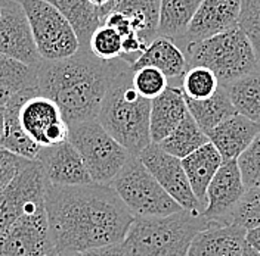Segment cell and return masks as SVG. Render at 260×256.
Masks as SVG:
<instances>
[{"label":"cell","instance_id":"1","mask_svg":"<svg viewBox=\"0 0 260 256\" xmlns=\"http://www.w3.org/2000/svg\"><path fill=\"white\" fill-rule=\"evenodd\" d=\"M45 208L56 253L123 243L135 217L111 186L48 184Z\"/></svg>","mask_w":260,"mask_h":256},{"label":"cell","instance_id":"2","mask_svg":"<svg viewBox=\"0 0 260 256\" xmlns=\"http://www.w3.org/2000/svg\"><path fill=\"white\" fill-rule=\"evenodd\" d=\"M113 62H105L80 49L62 61L37 65V92L50 99L64 113L68 125L98 119L113 75Z\"/></svg>","mask_w":260,"mask_h":256},{"label":"cell","instance_id":"3","mask_svg":"<svg viewBox=\"0 0 260 256\" xmlns=\"http://www.w3.org/2000/svg\"><path fill=\"white\" fill-rule=\"evenodd\" d=\"M151 100L138 93L133 71L123 59L114 61L113 75L104 96L98 122L108 131L132 156H139L151 142Z\"/></svg>","mask_w":260,"mask_h":256},{"label":"cell","instance_id":"4","mask_svg":"<svg viewBox=\"0 0 260 256\" xmlns=\"http://www.w3.org/2000/svg\"><path fill=\"white\" fill-rule=\"evenodd\" d=\"M210 224L189 210L160 218H135L123 246L127 256H188L195 236Z\"/></svg>","mask_w":260,"mask_h":256},{"label":"cell","instance_id":"5","mask_svg":"<svg viewBox=\"0 0 260 256\" xmlns=\"http://www.w3.org/2000/svg\"><path fill=\"white\" fill-rule=\"evenodd\" d=\"M182 50L186 56L188 68H209L217 77L220 86H228L259 69V61L253 46L240 28L203 41L189 43Z\"/></svg>","mask_w":260,"mask_h":256},{"label":"cell","instance_id":"6","mask_svg":"<svg viewBox=\"0 0 260 256\" xmlns=\"http://www.w3.org/2000/svg\"><path fill=\"white\" fill-rule=\"evenodd\" d=\"M68 140L77 149L84 166L95 184L110 186L132 158L98 119L70 125Z\"/></svg>","mask_w":260,"mask_h":256},{"label":"cell","instance_id":"7","mask_svg":"<svg viewBox=\"0 0 260 256\" xmlns=\"http://www.w3.org/2000/svg\"><path fill=\"white\" fill-rule=\"evenodd\" d=\"M110 186L135 218H160L183 210L136 156L127 160Z\"/></svg>","mask_w":260,"mask_h":256},{"label":"cell","instance_id":"8","mask_svg":"<svg viewBox=\"0 0 260 256\" xmlns=\"http://www.w3.org/2000/svg\"><path fill=\"white\" fill-rule=\"evenodd\" d=\"M28 19L37 52L43 61H62L80 50L77 34L65 16L46 0H16Z\"/></svg>","mask_w":260,"mask_h":256},{"label":"cell","instance_id":"9","mask_svg":"<svg viewBox=\"0 0 260 256\" xmlns=\"http://www.w3.org/2000/svg\"><path fill=\"white\" fill-rule=\"evenodd\" d=\"M56 253L45 206L30 209L0 236V256H49Z\"/></svg>","mask_w":260,"mask_h":256},{"label":"cell","instance_id":"10","mask_svg":"<svg viewBox=\"0 0 260 256\" xmlns=\"http://www.w3.org/2000/svg\"><path fill=\"white\" fill-rule=\"evenodd\" d=\"M48 181L37 160H28L0 192V236L27 210L45 206Z\"/></svg>","mask_w":260,"mask_h":256},{"label":"cell","instance_id":"11","mask_svg":"<svg viewBox=\"0 0 260 256\" xmlns=\"http://www.w3.org/2000/svg\"><path fill=\"white\" fill-rule=\"evenodd\" d=\"M18 119L27 136L40 147H50L68 140L70 125L55 102L37 92L24 99Z\"/></svg>","mask_w":260,"mask_h":256},{"label":"cell","instance_id":"12","mask_svg":"<svg viewBox=\"0 0 260 256\" xmlns=\"http://www.w3.org/2000/svg\"><path fill=\"white\" fill-rule=\"evenodd\" d=\"M138 158L180 208L198 215L203 214L204 209L189 186L182 160L164 152L157 143L149 144Z\"/></svg>","mask_w":260,"mask_h":256},{"label":"cell","instance_id":"13","mask_svg":"<svg viewBox=\"0 0 260 256\" xmlns=\"http://www.w3.org/2000/svg\"><path fill=\"white\" fill-rule=\"evenodd\" d=\"M0 53L22 64L37 66L40 58L22 6L16 0H0Z\"/></svg>","mask_w":260,"mask_h":256},{"label":"cell","instance_id":"14","mask_svg":"<svg viewBox=\"0 0 260 256\" xmlns=\"http://www.w3.org/2000/svg\"><path fill=\"white\" fill-rule=\"evenodd\" d=\"M36 160L42 166L43 176L50 186L74 187L93 183L80 153L70 140L42 147Z\"/></svg>","mask_w":260,"mask_h":256},{"label":"cell","instance_id":"15","mask_svg":"<svg viewBox=\"0 0 260 256\" xmlns=\"http://www.w3.org/2000/svg\"><path fill=\"white\" fill-rule=\"evenodd\" d=\"M240 14L241 0H203L185 37L176 45L183 49L189 43L203 41L238 28Z\"/></svg>","mask_w":260,"mask_h":256},{"label":"cell","instance_id":"16","mask_svg":"<svg viewBox=\"0 0 260 256\" xmlns=\"http://www.w3.org/2000/svg\"><path fill=\"white\" fill-rule=\"evenodd\" d=\"M245 190L237 159L223 162L207 189V205L201 215L213 224L225 225Z\"/></svg>","mask_w":260,"mask_h":256},{"label":"cell","instance_id":"17","mask_svg":"<svg viewBox=\"0 0 260 256\" xmlns=\"http://www.w3.org/2000/svg\"><path fill=\"white\" fill-rule=\"evenodd\" d=\"M260 124L243 115H234L214 127L209 136L210 143L217 149L223 162L238 159L259 136Z\"/></svg>","mask_w":260,"mask_h":256},{"label":"cell","instance_id":"18","mask_svg":"<svg viewBox=\"0 0 260 256\" xmlns=\"http://www.w3.org/2000/svg\"><path fill=\"white\" fill-rule=\"evenodd\" d=\"M189 112L185 95L178 86H170L160 96L151 100L149 134L152 143H161L162 140L178 127Z\"/></svg>","mask_w":260,"mask_h":256},{"label":"cell","instance_id":"19","mask_svg":"<svg viewBox=\"0 0 260 256\" xmlns=\"http://www.w3.org/2000/svg\"><path fill=\"white\" fill-rule=\"evenodd\" d=\"M245 236L244 228L211 223L195 236L188 256H243Z\"/></svg>","mask_w":260,"mask_h":256},{"label":"cell","instance_id":"20","mask_svg":"<svg viewBox=\"0 0 260 256\" xmlns=\"http://www.w3.org/2000/svg\"><path fill=\"white\" fill-rule=\"evenodd\" d=\"M157 68L166 75L169 84L173 86L175 81L182 80L183 74L188 69V62L183 50L167 37H155L148 46L145 52L139 56V59L132 65V71H138L141 68Z\"/></svg>","mask_w":260,"mask_h":256},{"label":"cell","instance_id":"21","mask_svg":"<svg viewBox=\"0 0 260 256\" xmlns=\"http://www.w3.org/2000/svg\"><path fill=\"white\" fill-rule=\"evenodd\" d=\"M222 163L223 159L220 153L211 143L204 144L189 156L182 159V166L185 169L189 186L203 209H206L207 205V189Z\"/></svg>","mask_w":260,"mask_h":256},{"label":"cell","instance_id":"22","mask_svg":"<svg viewBox=\"0 0 260 256\" xmlns=\"http://www.w3.org/2000/svg\"><path fill=\"white\" fill-rule=\"evenodd\" d=\"M32 92H37V89H30V90L15 93L8 100V103L5 106V131H3V137L0 140V147L3 150H8L16 156L27 160H36L40 149H42L39 144L34 143L27 136V133L22 130L19 119H18L21 103Z\"/></svg>","mask_w":260,"mask_h":256},{"label":"cell","instance_id":"23","mask_svg":"<svg viewBox=\"0 0 260 256\" xmlns=\"http://www.w3.org/2000/svg\"><path fill=\"white\" fill-rule=\"evenodd\" d=\"M161 0H115L111 12H120L129 18L132 28L148 46L158 31Z\"/></svg>","mask_w":260,"mask_h":256},{"label":"cell","instance_id":"24","mask_svg":"<svg viewBox=\"0 0 260 256\" xmlns=\"http://www.w3.org/2000/svg\"><path fill=\"white\" fill-rule=\"evenodd\" d=\"M55 6L77 34L80 49H89L93 32L102 25L99 9L89 0H46Z\"/></svg>","mask_w":260,"mask_h":256},{"label":"cell","instance_id":"25","mask_svg":"<svg viewBox=\"0 0 260 256\" xmlns=\"http://www.w3.org/2000/svg\"><path fill=\"white\" fill-rule=\"evenodd\" d=\"M201 2L203 0H161L157 37H167L179 43L188 31Z\"/></svg>","mask_w":260,"mask_h":256},{"label":"cell","instance_id":"26","mask_svg":"<svg viewBox=\"0 0 260 256\" xmlns=\"http://www.w3.org/2000/svg\"><path fill=\"white\" fill-rule=\"evenodd\" d=\"M185 100L189 113L206 134H209L213 128L217 127L225 119L237 115L223 86H220L219 90L206 100H191L186 97Z\"/></svg>","mask_w":260,"mask_h":256},{"label":"cell","instance_id":"27","mask_svg":"<svg viewBox=\"0 0 260 256\" xmlns=\"http://www.w3.org/2000/svg\"><path fill=\"white\" fill-rule=\"evenodd\" d=\"M207 143H210L209 136L197 124L192 115L188 112L182 122L161 143H158V146L169 155L182 160Z\"/></svg>","mask_w":260,"mask_h":256},{"label":"cell","instance_id":"28","mask_svg":"<svg viewBox=\"0 0 260 256\" xmlns=\"http://www.w3.org/2000/svg\"><path fill=\"white\" fill-rule=\"evenodd\" d=\"M231 103L238 115L260 124V72H251L243 78L223 86Z\"/></svg>","mask_w":260,"mask_h":256},{"label":"cell","instance_id":"29","mask_svg":"<svg viewBox=\"0 0 260 256\" xmlns=\"http://www.w3.org/2000/svg\"><path fill=\"white\" fill-rule=\"evenodd\" d=\"M0 87L11 95L37 89V66L22 64L0 53Z\"/></svg>","mask_w":260,"mask_h":256},{"label":"cell","instance_id":"30","mask_svg":"<svg viewBox=\"0 0 260 256\" xmlns=\"http://www.w3.org/2000/svg\"><path fill=\"white\" fill-rule=\"evenodd\" d=\"M220 87L214 72L204 66H191L186 69L180 80V89L186 99L206 100L211 97Z\"/></svg>","mask_w":260,"mask_h":256},{"label":"cell","instance_id":"31","mask_svg":"<svg viewBox=\"0 0 260 256\" xmlns=\"http://www.w3.org/2000/svg\"><path fill=\"white\" fill-rule=\"evenodd\" d=\"M225 225H234L250 231L260 227V187L247 189L238 205L228 217Z\"/></svg>","mask_w":260,"mask_h":256},{"label":"cell","instance_id":"32","mask_svg":"<svg viewBox=\"0 0 260 256\" xmlns=\"http://www.w3.org/2000/svg\"><path fill=\"white\" fill-rule=\"evenodd\" d=\"M89 50L98 59L105 61V62H113L121 58L123 38L113 28L107 25H101L90 37Z\"/></svg>","mask_w":260,"mask_h":256},{"label":"cell","instance_id":"33","mask_svg":"<svg viewBox=\"0 0 260 256\" xmlns=\"http://www.w3.org/2000/svg\"><path fill=\"white\" fill-rule=\"evenodd\" d=\"M238 28L251 43L260 65V0H241Z\"/></svg>","mask_w":260,"mask_h":256},{"label":"cell","instance_id":"34","mask_svg":"<svg viewBox=\"0 0 260 256\" xmlns=\"http://www.w3.org/2000/svg\"><path fill=\"white\" fill-rule=\"evenodd\" d=\"M133 86L141 96L152 100L169 87V80L157 68L148 66L133 71Z\"/></svg>","mask_w":260,"mask_h":256},{"label":"cell","instance_id":"35","mask_svg":"<svg viewBox=\"0 0 260 256\" xmlns=\"http://www.w3.org/2000/svg\"><path fill=\"white\" fill-rule=\"evenodd\" d=\"M237 162L245 189L260 187V133Z\"/></svg>","mask_w":260,"mask_h":256},{"label":"cell","instance_id":"36","mask_svg":"<svg viewBox=\"0 0 260 256\" xmlns=\"http://www.w3.org/2000/svg\"><path fill=\"white\" fill-rule=\"evenodd\" d=\"M27 162H28L27 159L19 158V156H16L14 153L2 149V158H0V192H3L9 186V183L25 166Z\"/></svg>","mask_w":260,"mask_h":256},{"label":"cell","instance_id":"37","mask_svg":"<svg viewBox=\"0 0 260 256\" xmlns=\"http://www.w3.org/2000/svg\"><path fill=\"white\" fill-rule=\"evenodd\" d=\"M102 25H107V27L115 30V31L121 35V38L127 37L132 32H136L132 28L129 18L126 15H123V14H120V12H110L108 15L105 16Z\"/></svg>","mask_w":260,"mask_h":256},{"label":"cell","instance_id":"38","mask_svg":"<svg viewBox=\"0 0 260 256\" xmlns=\"http://www.w3.org/2000/svg\"><path fill=\"white\" fill-rule=\"evenodd\" d=\"M81 256H127V252L123 246V243H117V244H110V246H104V247H96V249H90L86 252H81Z\"/></svg>","mask_w":260,"mask_h":256},{"label":"cell","instance_id":"39","mask_svg":"<svg viewBox=\"0 0 260 256\" xmlns=\"http://www.w3.org/2000/svg\"><path fill=\"white\" fill-rule=\"evenodd\" d=\"M89 2L95 8L99 9V14H101V18H102V24H104V19H105V16L111 12V8H113L115 0H89Z\"/></svg>","mask_w":260,"mask_h":256},{"label":"cell","instance_id":"40","mask_svg":"<svg viewBox=\"0 0 260 256\" xmlns=\"http://www.w3.org/2000/svg\"><path fill=\"white\" fill-rule=\"evenodd\" d=\"M245 243H247L248 246H251L254 250H257L260 253V227L259 228H253V230L247 231Z\"/></svg>","mask_w":260,"mask_h":256},{"label":"cell","instance_id":"41","mask_svg":"<svg viewBox=\"0 0 260 256\" xmlns=\"http://www.w3.org/2000/svg\"><path fill=\"white\" fill-rule=\"evenodd\" d=\"M11 93L8 92V90H5V89H2L0 87V106H6V103H8V100L11 99Z\"/></svg>","mask_w":260,"mask_h":256},{"label":"cell","instance_id":"42","mask_svg":"<svg viewBox=\"0 0 260 256\" xmlns=\"http://www.w3.org/2000/svg\"><path fill=\"white\" fill-rule=\"evenodd\" d=\"M243 256H260V253L257 250H254L251 246H248L247 243H245V246H244V250H243Z\"/></svg>","mask_w":260,"mask_h":256},{"label":"cell","instance_id":"43","mask_svg":"<svg viewBox=\"0 0 260 256\" xmlns=\"http://www.w3.org/2000/svg\"><path fill=\"white\" fill-rule=\"evenodd\" d=\"M5 131V106H0V140Z\"/></svg>","mask_w":260,"mask_h":256},{"label":"cell","instance_id":"44","mask_svg":"<svg viewBox=\"0 0 260 256\" xmlns=\"http://www.w3.org/2000/svg\"><path fill=\"white\" fill-rule=\"evenodd\" d=\"M56 256H81L80 253H77V252H59V253H56Z\"/></svg>","mask_w":260,"mask_h":256},{"label":"cell","instance_id":"45","mask_svg":"<svg viewBox=\"0 0 260 256\" xmlns=\"http://www.w3.org/2000/svg\"><path fill=\"white\" fill-rule=\"evenodd\" d=\"M0 158H2V149H0Z\"/></svg>","mask_w":260,"mask_h":256},{"label":"cell","instance_id":"46","mask_svg":"<svg viewBox=\"0 0 260 256\" xmlns=\"http://www.w3.org/2000/svg\"><path fill=\"white\" fill-rule=\"evenodd\" d=\"M49 256H56V253H53V255H49Z\"/></svg>","mask_w":260,"mask_h":256},{"label":"cell","instance_id":"47","mask_svg":"<svg viewBox=\"0 0 260 256\" xmlns=\"http://www.w3.org/2000/svg\"><path fill=\"white\" fill-rule=\"evenodd\" d=\"M0 18H2V11H0Z\"/></svg>","mask_w":260,"mask_h":256},{"label":"cell","instance_id":"48","mask_svg":"<svg viewBox=\"0 0 260 256\" xmlns=\"http://www.w3.org/2000/svg\"><path fill=\"white\" fill-rule=\"evenodd\" d=\"M259 72H260V65H259Z\"/></svg>","mask_w":260,"mask_h":256}]
</instances>
